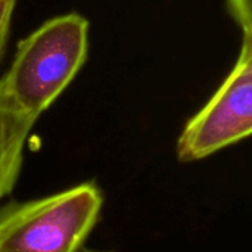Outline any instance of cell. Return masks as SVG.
I'll return each mask as SVG.
<instances>
[{"label":"cell","mask_w":252,"mask_h":252,"mask_svg":"<svg viewBox=\"0 0 252 252\" xmlns=\"http://www.w3.org/2000/svg\"><path fill=\"white\" fill-rule=\"evenodd\" d=\"M89 21L80 13L47 19L18 44L13 62L0 78V100L38 120L84 65Z\"/></svg>","instance_id":"cell-1"},{"label":"cell","mask_w":252,"mask_h":252,"mask_svg":"<svg viewBox=\"0 0 252 252\" xmlns=\"http://www.w3.org/2000/svg\"><path fill=\"white\" fill-rule=\"evenodd\" d=\"M103 192L94 182L0 205V252H78L94 229Z\"/></svg>","instance_id":"cell-2"},{"label":"cell","mask_w":252,"mask_h":252,"mask_svg":"<svg viewBox=\"0 0 252 252\" xmlns=\"http://www.w3.org/2000/svg\"><path fill=\"white\" fill-rule=\"evenodd\" d=\"M252 131V32H242L239 56L213 97L185 126L177 140L180 162L201 161L239 143Z\"/></svg>","instance_id":"cell-3"},{"label":"cell","mask_w":252,"mask_h":252,"mask_svg":"<svg viewBox=\"0 0 252 252\" xmlns=\"http://www.w3.org/2000/svg\"><path fill=\"white\" fill-rule=\"evenodd\" d=\"M35 121L0 100V201L19 179L24 151Z\"/></svg>","instance_id":"cell-4"},{"label":"cell","mask_w":252,"mask_h":252,"mask_svg":"<svg viewBox=\"0 0 252 252\" xmlns=\"http://www.w3.org/2000/svg\"><path fill=\"white\" fill-rule=\"evenodd\" d=\"M227 6L242 32H252V0H227Z\"/></svg>","instance_id":"cell-5"},{"label":"cell","mask_w":252,"mask_h":252,"mask_svg":"<svg viewBox=\"0 0 252 252\" xmlns=\"http://www.w3.org/2000/svg\"><path fill=\"white\" fill-rule=\"evenodd\" d=\"M15 4H16V0H0V61H1V56L4 53V47L7 43Z\"/></svg>","instance_id":"cell-6"}]
</instances>
